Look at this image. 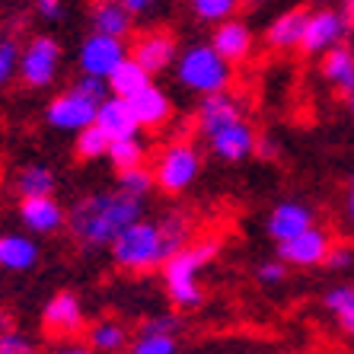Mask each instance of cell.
<instances>
[{
    "label": "cell",
    "instance_id": "obj_1",
    "mask_svg": "<svg viewBox=\"0 0 354 354\" xmlns=\"http://www.w3.org/2000/svg\"><path fill=\"white\" fill-rule=\"evenodd\" d=\"M144 217V201L124 195L122 189H102L93 195H83L67 211V230L83 249H109L112 239Z\"/></svg>",
    "mask_w": 354,
    "mask_h": 354
},
{
    "label": "cell",
    "instance_id": "obj_2",
    "mask_svg": "<svg viewBox=\"0 0 354 354\" xmlns=\"http://www.w3.org/2000/svg\"><path fill=\"white\" fill-rule=\"evenodd\" d=\"M217 252H221V239H198V243H189L176 256L166 259L163 284H166V294H169L173 306L195 310V306L205 304V288H201L198 274L214 262Z\"/></svg>",
    "mask_w": 354,
    "mask_h": 354
},
{
    "label": "cell",
    "instance_id": "obj_3",
    "mask_svg": "<svg viewBox=\"0 0 354 354\" xmlns=\"http://www.w3.org/2000/svg\"><path fill=\"white\" fill-rule=\"evenodd\" d=\"M109 252L124 272H153V268H163V262L173 256L163 239V230H160V221H147V217L128 223L112 239Z\"/></svg>",
    "mask_w": 354,
    "mask_h": 354
},
{
    "label": "cell",
    "instance_id": "obj_4",
    "mask_svg": "<svg viewBox=\"0 0 354 354\" xmlns=\"http://www.w3.org/2000/svg\"><path fill=\"white\" fill-rule=\"evenodd\" d=\"M173 71L176 80L189 93H198V96L230 90L233 83V64L217 55L211 41H198V45H189L185 51H179Z\"/></svg>",
    "mask_w": 354,
    "mask_h": 354
},
{
    "label": "cell",
    "instance_id": "obj_5",
    "mask_svg": "<svg viewBox=\"0 0 354 354\" xmlns=\"http://www.w3.org/2000/svg\"><path fill=\"white\" fill-rule=\"evenodd\" d=\"M201 173V153L192 140H173L157 153L153 163V179L157 189L166 195H182L192 189V182Z\"/></svg>",
    "mask_w": 354,
    "mask_h": 354
},
{
    "label": "cell",
    "instance_id": "obj_6",
    "mask_svg": "<svg viewBox=\"0 0 354 354\" xmlns=\"http://www.w3.org/2000/svg\"><path fill=\"white\" fill-rule=\"evenodd\" d=\"M61 71V45L51 35H32L19 55V80L32 90H45L58 80Z\"/></svg>",
    "mask_w": 354,
    "mask_h": 354
},
{
    "label": "cell",
    "instance_id": "obj_7",
    "mask_svg": "<svg viewBox=\"0 0 354 354\" xmlns=\"http://www.w3.org/2000/svg\"><path fill=\"white\" fill-rule=\"evenodd\" d=\"M348 32H351V19H348L345 10L335 7H319L310 13L304 29V39H300V51L306 58H316V55H326L335 45H345Z\"/></svg>",
    "mask_w": 354,
    "mask_h": 354
},
{
    "label": "cell",
    "instance_id": "obj_8",
    "mask_svg": "<svg viewBox=\"0 0 354 354\" xmlns=\"http://www.w3.org/2000/svg\"><path fill=\"white\" fill-rule=\"evenodd\" d=\"M124 58H128V45H124V39L102 35V32H90L86 39H83L80 51H77L80 74H93V77H102V80H109V74H112Z\"/></svg>",
    "mask_w": 354,
    "mask_h": 354
},
{
    "label": "cell",
    "instance_id": "obj_9",
    "mask_svg": "<svg viewBox=\"0 0 354 354\" xmlns=\"http://www.w3.org/2000/svg\"><path fill=\"white\" fill-rule=\"evenodd\" d=\"M45 122H48L55 131L77 134V131H83L86 124L96 122V102L83 99L80 93H74V90H64L48 102V109H45Z\"/></svg>",
    "mask_w": 354,
    "mask_h": 354
},
{
    "label": "cell",
    "instance_id": "obj_10",
    "mask_svg": "<svg viewBox=\"0 0 354 354\" xmlns=\"http://www.w3.org/2000/svg\"><path fill=\"white\" fill-rule=\"evenodd\" d=\"M128 55H131L150 77H157V74H163V71H169V67L176 64V58H179V45H176V39L169 32L150 29V32H144V35L134 39V45H131Z\"/></svg>",
    "mask_w": 354,
    "mask_h": 354
},
{
    "label": "cell",
    "instance_id": "obj_11",
    "mask_svg": "<svg viewBox=\"0 0 354 354\" xmlns=\"http://www.w3.org/2000/svg\"><path fill=\"white\" fill-rule=\"evenodd\" d=\"M256 140H259V134L252 131V124L246 118H239V122L227 124L221 131L207 134V147L223 163H243V160H249L256 153Z\"/></svg>",
    "mask_w": 354,
    "mask_h": 354
},
{
    "label": "cell",
    "instance_id": "obj_12",
    "mask_svg": "<svg viewBox=\"0 0 354 354\" xmlns=\"http://www.w3.org/2000/svg\"><path fill=\"white\" fill-rule=\"evenodd\" d=\"M329 246H332L329 233H322L319 227L313 223L310 230L297 233L294 239L278 243V259H281V262H288V265H294V268H313V265L326 262Z\"/></svg>",
    "mask_w": 354,
    "mask_h": 354
},
{
    "label": "cell",
    "instance_id": "obj_13",
    "mask_svg": "<svg viewBox=\"0 0 354 354\" xmlns=\"http://www.w3.org/2000/svg\"><path fill=\"white\" fill-rule=\"evenodd\" d=\"M41 326L51 338H71L83 329V306L77 300V294L61 290L45 304L41 310Z\"/></svg>",
    "mask_w": 354,
    "mask_h": 354
},
{
    "label": "cell",
    "instance_id": "obj_14",
    "mask_svg": "<svg viewBox=\"0 0 354 354\" xmlns=\"http://www.w3.org/2000/svg\"><path fill=\"white\" fill-rule=\"evenodd\" d=\"M131 102V112L134 118H138L140 131H160V128H166V124L173 122V99H169V93L163 90V86H157V83H150V86H144V90L138 93V96L128 99Z\"/></svg>",
    "mask_w": 354,
    "mask_h": 354
},
{
    "label": "cell",
    "instance_id": "obj_15",
    "mask_svg": "<svg viewBox=\"0 0 354 354\" xmlns=\"http://www.w3.org/2000/svg\"><path fill=\"white\" fill-rule=\"evenodd\" d=\"M239 118H243V106H239V99L233 96L230 90L201 96V106H198V112H195V124L205 138L221 131V128H227V124L239 122Z\"/></svg>",
    "mask_w": 354,
    "mask_h": 354
},
{
    "label": "cell",
    "instance_id": "obj_16",
    "mask_svg": "<svg viewBox=\"0 0 354 354\" xmlns=\"http://www.w3.org/2000/svg\"><path fill=\"white\" fill-rule=\"evenodd\" d=\"M211 45H214V51L223 61H230V64L236 67V64H243V61H249V55H252V29H249L243 19L230 17L214 26Z\"/></svg>",
    "mask_w": 354,
    "mask_h": 354
},
{
    "label": "cell",
    "instance_id": "obj_17",
    "mask_svg": "<svg viewBox=\"0 0 354 354\" xmlns=\"http://www.w3.org/2000/svg\"><path fill=\"white\" fill-rule=\"evenodd\" d=\"M19 221L32 233H55L61 227H67V211L61 207V201L55 195L19 198Z\"/></svg>",
    "mask_w": 354,
    "mask_h": 354
},
{
    "label": "cell",
    "instance_id": "obj_18",
    "mask_svg": "<svg viewBox=\"0 0 354 354\" xmlns=\"http://www.w3.org/2000/svg\"><path fill=\"white\" fill-rule=\"evenodd\" d=\"M313 227V211L300 201H281L272 207V214L265 221V233L274 239V243H284V239H294L297 233H304Z\"/></svg>",
    "mask_w": 354,
    "mask_h": 354
},
{
    "label": "cell",
    "instance_id": "obj_19",
    "mask_svg": "<svg viewBox=\"0 0 354 354\" xmlns=\"http://www.w3.org/2000/svg\"><path fill=\"white\" fill-rule=\"evenodd\" d=\"M306 19H310V10H304V7H290V10H284V13H278V17L268 23V29H265V45L274 51L300 48Z\"/></svg>",
    "mask_w": 354,
    "mask_h": 354
},
{
    "label": "cell",
    "instance_id": "obj_20",
    "mask_svg": "<svg viewBox=\"0 0 354 354\" xmlns=\"http://www.w3.org/2000/svg\"><path fill=\"white\" fill-rule=\"evenodd\" d=\"M96 124L112 140L115 138H131V134L140 131L138 118H134V112H131V102L122 99V96H112V93L96 106Z\"/></svg>",
    "mask_w": 354,
    "mask_h": 354
},
{
    "label": "cell",
    "instance_id": "obj_21",
    "mask_svg": "<svg viewBox=\"0 0 354 354\" xmlns=\"http://www.w3.org/2000/svg\"><path fill=\"white\" fill-rule=\"evenodd\" d=\"M90 29L102 35L128 39L134 32V17L122 7V0H96L90 10Z\"/></svg>",
    "mask_w": 354,
    "mask_h": 354
},
{
    "label": "cell",
    "instance_id": "obj_22",
    "mask_svg": "<svg viewBox=\"0 0 354 354\" xmlns=\"http://www.w3.org/2000/svg\"><path fill=\"white\" fill-rule=\"evenodd\" d=\"M39 265V243L23 233H0V268L29 272Z\"/></svg>",
    "mask_w": 354,
    "mask_h": 354
},
{
    "label": "cell",
    "instance_id": "obj_23",
    "mask_svg": "<svg viewBox=\"0 0 354 354\" xmlns=\"http://www.w3.org/2000/svg\"><path fill=\"white\" fill-rule=\"evenodd\" d=\"M319 71H322V80L348 96V93L354 90V48H348V45L329 48L322 55Z\"/></svg>",
    "mask_w": 354,
    "mask_h": 354
},
{
    "label": "cell",
    "instance_id": "obj_24",
    "mask_svg": "<svg viewBox=\"0 0 354 354\" xmlns=\"http://www.w3.org/2000/svg\"><path fill=\"white\" fill-rule=\"evenodd\" d=\"M150 83H153V77L128 55V58L109 74V93H112V96H122V99H131V96H138L144 86H150Z\"/></svg>",
    "mask_w": 354,
    "mask_h": 354
},
{
    "label": "cell",
    "instance_id": "obj_25",
    "mask_svg": "<svg viewBox=\"0 0 354 354\" xmlns=\"http://www.w3.org/2000/svg\"><path fill=\"white\" fill-rule=\"evenodd\" d=\"M55 185H58L55 173L41 163H26L23 169H17V176H13V189H17L19 198L55 195Z\"/></svg>",
    "mask_w": 354,
    "mask_h": 354
},
{
    "label": "cell",
    "instance_id": "obj_26",
    "mask_svg": "<svg viewBox=\"0 0 354 354\" xmlns=\"http://www.w3.org/2000/svg\"><path fill=\"white\" fill-rule=\"evenodd\" d=\"M86 338H90V348L96 354H118L128 348V329H124L122 322H112V319L93 322Z\"/></svg>",
    "mask_w": 354,
    "mask_h": 354
},
{
    "label": "cell",
    "instance_id": "obj_27",
    "mask_svg": "<svg viewBox=\"0 0 354 354\" xmlns=\"http://www.w3.org/2000/svg\"><path fill=\"white\" fill-rule=\"evenodd\" d=\"M106 160L115 166V173H122V169H134V166H144L147 163V144H144L138 134H131V138H115V140H109Z\"/></svg>",
    "mask_w": 354,
    "mask_h": 354
},
{
    "label": "cell",
    "instance_id": "obj_28",
    "mask_svg": "<svg viewBox=\"0 0 354 354\" xmlns=\"http://www.w3.org/2000/svg\"><path fill=\"white\" fill-rule=\"evenodd\" d=\"M109 134L99 128L96 122L93 124H86L83 131H77V140H74V153H77V160H102L109 153Z\"/></svg>",
    "mask_w": 354,
    "mask_h": 354
},
{
    "label": "cell",
    "instance_id": "obj_29",
    "mask_svg": "<svg viewBox=\"0 0 354 354\" xmlns=\"http://www.w3.org/2000/svg\"><path fill=\"white\" fill-rule=\"evenodd\" d=\"M192 10V17L201 19V23H223V19H230L239 13V7H243V0H185Z\"/></svg>",
    "mask_w": 354,
    "mask_h": 354
},
{
    "label": "cell",
    "instance_id": "obj_30",
    "mask_svg": "<svg viewBox=\"0 0 354 354\" xmlns=\"http://www.w3.org/2000/svg\"><path fill=\"white\" fill-rule=\"evenodd\" d=\"M115 189H122L124 195H131V198H140V201H147V195L157 189L153 169H147V163H144V166H134V169H122V173H118Z\"/></svg>",
    "mask_w": 354,
    "mask_h": 354
},
{
    "label": "cell",
    "instance_id": "obj_31",
    "mask_svg": "<svg viewBox=\"0 0 354 354\" xmlns=\"http://www.w3.org/2000/svg\"><path fill=\"white\" fill-rule=\"evenodd\" d=\"M326 306L335 313L338 326H342L348 335H354V288H351V284L332 288L329 294H326Z\"/></svg>",
    "mask_w": 354,
    "mask_h": 354
},
{
    "label": "cell",
    "instance_id": "obj_32",
    "mask_svg": "<svg viewBox=\"0 0 354 354\" xmlns=\"http://www.w3.org/2000/svg\"><path fill=\"white\" fill-rule=\"evenodd\" d=\"M19 55H23V45L17 35H0V86L19 77Z\"/></svg>",
    "mask_w": 354,
    "mask_h": 354
},
{
    "label": "cell",
    "instance_id": "obj_33",
    "mask_svg": "<svg viewBox=\"0 0 354 354\" xmlns=\"http://www.w3.org/2000/svg\"><path fill=\"white\" fill-rule=\"evenodd\" d=\"M71 90L80 93L83 99H90V102H102V99L109 96V80H102V77H93V74H80L74 83H71Z\"/></svg>",
    "mask_w": 354,
    "mask_h": 354
},
{
    "label": "cell",
    "instance_id": "obj_34",
    "mask_svg": "<svg viewBox=\"0 0 354 354\" xmlns=\"http://www.w3.org/2000/svg\"><path fill=\"white\" fill-rule=\"evenodd\" d=\"M131 354H176L173 335H140L131 345Z\"/></svg>",
    "mask_w": 354,
    "mask_h": 354
},
{
    "label": "cell",
    "instance_id": "obj_35",
    "mask_svg": "<svg viewBox=\"0 0 354 354\" xmlns=\"http://www.w3.org/2000/svg\"><path fill=\"white\" fill-rule=\"evenodd\" d=\"M322 265L332 268V272H348V268H354V246L351 243H332Z\"/></svg>",
    "mask_w": 354,
    "mask_h": 354
},
{
    "label": "cell",
    "instance_id": "obj_36",
    "mask_svg": "<svg viewBox=\"0 0 354 354\" xmlns=\"http://www.w3.org/2000/svg\"><path fill=\"white\" fill-rule=\"evenodd\" d=\"M0 354H35V342L13 329H3L0 332Z\"/></svg>",
    "mask_w": 354,
    "mask_h": 354
},
{
    "label": "cell",
    "instance_id": "obj_37",
    "mask_svg": "<svg viewBox=\"0 0 354 354\" xmlns=\"http://www.w3.org/2000/svg\"><path fill=\"white\" fill-rule=\"evenodd\" d=\"M179 332V319L176 316H153V319L144 322L140 335H176Z\"/></svg>",
    "mask_w": 354,
    "mask_h": 354
},
{
    "label": "cell",
    "instance_id": "obj_38",
    "mask_svg": "<svg viewBox=\"0 0 354 354\" xmlns=\"http://www.w3.org/2000/svg\"><path fill=\"white\" fill-rule=\"evenodd\" d=\"M256 274H259V281H262V284H281V281L288 278V262H281V259L262 262Z\"/></svg>",
    "mask_w": 354,
    "mask_h": 354
},
{
    "label": "cell",
    "instance_id": "obj_39",
    "mask_svg": "<svg viewBox=\"0 0 354 354\" xmlns=\"http://www.w3.org/2000/svg\"><path fill=\"white\" fill-rule=\"evenodd\" d=\"M35 13L45 23H58L64 19V0H35Z\"/></svg>",
    "mask_w": 354,
    "mask_h": 354
},
{
    "label": "cell",
    "instance_id": "obj_40",
    "mask_svg": "<svg viewBox=\"0 0 354 354\" xmlns=\"http://www.w3.org/2000/svg\"><path fill=\"white\" fill-rule=\"evenodd\" d=\"M163 0H122V7L131 13V17H144V13H150V10H157Z\"/></svg>",
    "mask_w": 354,
    "mask_h": 354
},
{
    "label": "cell",
    "instance_id": "obj_41",
    "mask_svg": "<svg viewBox=\"0 0 354 354\" xmlns=\"http://www.w3.org/2000/svg\"><path fill=\"white\" fill-rule=\"evenodd\" d=\"M256 153H259L262 160H272L274 153H278V147H274L268 138H259V140H256Z\"/></svg>",
    "mask_w": 354,
    "mask_h": 354
},
{
    "label": "cell",
    "instance_id": "obj_42",
    "mask_svg": "<svg viewBox=\"0 0 354 354\" xmlns=\"http://www.w3.org/2000/svg\"><path fill=\"white\" fill-rule=\"evenodd\" d=\"M51 354H96L93 348H83V345H64L58 348V351H51Z\"/></svg>",
    "mask_w": 354,
    "mask_h": 354
},
{
    "label": "cell",
    "instance_id": "obj_43",
    "mask_svg": "<svg viewBox=\"0 0 354 354\" xmlns=\"http://www.w3.org/2000/svg\"><path fill=\"white\" fill-rule=\"evenodd\" d=\"M348 217L354 221V179H351V189H348Z\"/></svg>",
    "mask_w": 354,
    "mask_h": 354
},
{
    "label": "cell",
    "instance_id": "obj_44",
    "mask_svg": "<svg viewBox=\"0 0 354 354\" xmlns=\"http://www.w3.org/2000/svg\"><path fill=\"white\" fill-rule=\"evenodd\" d=\"M345 13H348V19H351V26H354V0H345Z\"/></svg>",
    "mask_w": 354,
    "mask_h": 354
},
{
    "label": "cell",
    "instance_id": "obj_45",
    "mask_svg": "<svg viewBox=\"0 0 354 354\" xmlns=\"http://www.w3.org/2000/svg\"><path fill=\"white\" fill-rule=\"evenodd\" d=\"M345 102H348V112H351V115H354V90L345 96Z\"/></svg>",
    "mask_w": 354,
    "mask_h": 354
},
{
    "label": "cell",
    "instance_id": "obj_46",
    "mask_svg": "<svg viewBox=\"0 0 354 354\" xmlns=\"http://www.w3.org/2000/svg\"><path fill=\"white\" fill-rule=\"evenodd\" d=\"M3 329H7V316L0 313V332H3Z\"/></svg>",
    "mask_w": 354,
    "mask_h": 354
}]
</instances>
